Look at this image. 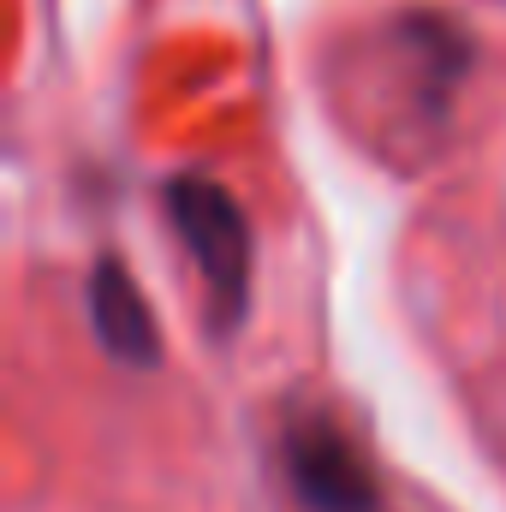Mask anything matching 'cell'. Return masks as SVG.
<instances>
[{
  "label": "cell",
  "instance_id": "cell-1",
  "mask_svg": "<svg viewBox=\"0 0 506 512\" xmlns=\"http://www.w3.org/2000/svg\"><path fill=\"white\" fill-rule=\"evenodd\" d=\"M167 221H173L185 256L197 262V274L209 286L215 334L245 328L251 280H256V233H251V215L239 209V197L227 185L203 179V173H179L167 185Z\"/></svg>",
  "mask_w": 506,
  "mask_h": 512
},
{
  "label": "cell",
  "instance_id": "cell-2",
  "mask_svg": "<svg viewBox=\"0 0 506 512\" xmlns=\"http://www.w3.org/2000/svg\"><path fill=\"white\" fill-rule=\"evenodd\" d=\"M286 471L310 512H381L376 477L334 417H298L286 429Z\"/></svg>",
  "mask_w": 506,
  "mask_h": 512
},
{
  "label": "cell",
  "instance_id": "cell-3",
  "mask_svg": "<svg viewBox=\"0 0 506 512\" xmlns=\"http://www.w3.org/2000/svg\"><path fill=\"white\" fill-rule=\"evenodd\" d=\"M84 304H90V328L102 340V352L126 370H155L161 364V328L149 298L137 292L131 268L120 256H96L90 280H84Z\"/></svg>",
  "mask_w": 506,
  "mask_h": 512
}]
</instances>
